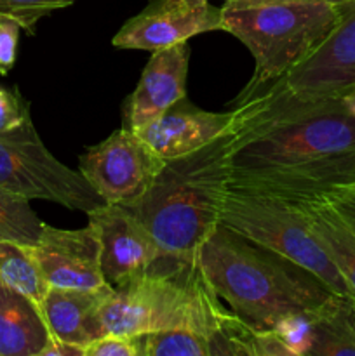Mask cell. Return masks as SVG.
I'll return each instance as SVG.
<instances>
[{"label":"cell","instance_id":"7402d4cb","mask_svg":"<svg viewBox=\"0 0 355 356\" xmlns=\"http://www.w3.org/2000/svg\"><path fill=\"white\" fill-rule=\"evenodd\" d=\"M75 2L77 0H0V16L17 21L26 33L33 35L42 17Z\"/></svg>","mask_w":355,"mask_h":356},{"label":"cell","instance_id":"e0dca14e","mask_svg":"<svg viewBox=\"0 0 355 356\" xmlns=\"http://www.w3.org/2000/svg\"><path fill=\"white\" fill-rule=\"evenodd\" d=\"M312 322V346L308 356L355 355V305L352 299L334 294Z\"/></svg>","mask_w":355,"mask_h":356},{"label":"cell","instance_id":"30bf717a","mask_svg":"<svg viewBox=\"0 0 355 356\" xmlns=\"http://www.w3.org/2000/svg\"><path fill=\"white\" fill-rule=\"evenodd\" d=\"M86 216L100 236L101 271L110 285L143 273L164 256L150 229L129 205L103 204Z\"/></svg>","mask_w":355,"mask_h":356},{"label":"cell","instance_id":"484cf974","mask_svg":"<svg viewBox=\"0 0 355 356\" xmlns=\"http://www.w3.org/2000/svg\"><path fill=\"white\" fill-rule=\"evenodd\" d=\"M322 198L333 205L334 211L341 216V219H343L355 233V183L338 188L333 193L326 195V197Z\"/></svg>","mask_w":355,"mask_h":356},{"label":"cell","instance_id":"cb8c5ba5","mask_svg":"<svg viewBox=\"0 0 355 356\" xmlns=\"http://www.w3.org/2000/svg\"><path fill=\"white\" fill-rule=\"evenodd\" d=\"M30 120V104L19 90L0 86V134L16 131Z\"/></svg>","mask_w":355,"mask_h":356},{"label":"cell","instance_id":"7a4b0ae2","mask_svg":"<svg viewBox=\"0 0 355 356\" xmlns=\"http://www.w3.org/2000/svg\"><path fill=\"white\" fill-rule=\"evenodd\" d=\"M197 263L218 298L256 330L274 329L292 316L313 315L334 296L294 261L221 222L202 245Z\"/></svg>","mask_w":355,"mask_h":356},{"label":"cell","instance_id":"8fae6325","mask_svg":"<svg viewBox=\"0 0 355 356\" xmlns=\"http://www.w3.org/2000/svg\"><path fill=\"white\" fill-rule=\"evenodd\" d=\"M49 287L94 291L108 284L101 271V243L96 229H61L42 226L40 236L28 245Z\"/></svg>","mask_w":355,"mask_h":356},{"label":"cell","instance_id":"7c38bea8","mask_svg":"<svg viewBox=\"0 0 355 356\" xmlns=\"http://www.w3.org/2000/svg\"><path fill=\"white\" fill-rule=\"evenodd\" d=\"M246 118L247 108L244 104L214 113L202 110L188 97H183L136 134L141 136L164 160H167L187 155L221 136L240 131Z\"/></svg>","mask_w":355,"mask_h":356},{"label":"cell","instance_id":"4316f807","mask_svg":"<svg viewBox=\"0 0 355 356\" xmlns=\"http://www.w3.org/2000/svg\"><path fill=\"white\" fill-rule=\"evenodd\" d=\"M225 7H256V6H281V3H345L350 0H223Z\"/></svg>","mask_w":355,"mask_h":356},{"label":"cell","instance_id":"ac0fdd59","mask_svg":"<svg viewBox=\"0 0 355 356\" xmlns=\"http://www.w3.org/2000/svg\"><path fill=\"white\" fill-rule=\"evenodd\" d=\"M0 285L14 289L42 306L49 285L24 243L0 238Z\"/></svg>","mask_w":355,"mask_h":356},{"label":"cell","instance_id":"5bb4252c","mask_svg":"<svg viewBox=\"0 0 355 356\" xmlns=\"http://www.w3.org/2000/svg\"><path fill=\"white\" fill-rule=\"evenodd\" d=\"M110 291V284L94 291L49 287L40 309L52 343L70 344L84 351L87 344L106 336L101 312Z\"/></svg>","mask_w":355,"mask_h":356},{"label":"cell","instance_id":"8992f818","mask_svg":"<svg viewBox=\"0 0 355 356\" xmlns=\"http://www.w3.org/2000/svg\"><path fill=\"white\" fill-rule=\"evenodd\" d=\"M355 94V0L310 58L249 99L246 122H268Z\"/></svg>","mask_w":355,"mask_h":356},{"label":"cell","instance_id":"2e32d148","mask_svg":"<svg viewBox=\"0 0 355 356\" xmlns=\"http://www.w3.org/2000/svg\"><path fill=\"white\" fill-rule=\"evenodd\" d=\"M313 232L343 277L355 305V233L324 198L301 202Z\"/></svg>","mask_w":355,"mask_h":356},{"label":"cell","instance_id":"52a82bcc","mask_svg":"<svg viewBox=\"0 0 355 356\" xmlns=\"http://www.w3.org/2000/svg\"><path fill=\"white\" fill-rule=\"evenodd\" d=\"M0 188L84 214L106 204L80 170L66 167L45 148L31 120L0 134Z\"/></svg>","mask_w":355,"mask_h":356},{"label":"cell","instance_id":"44dd1931","mask_svg":"<svg viewBox=\"0 0 355 356\" xmlns=\"http://www.w3.org/2000/svg\"><path fill=\"white\" fill-rule=\"evenodd\" d=\"M145 356H209L207 339L187 325L145 336Z\"/></svg>","mask_w":355,"mask_h":356},{"label":"cell","instance_id":"277c9868","mask_svg":"<svg viewBox=\"0 0 355 356\" xmlns=\"http://www.w3.org/2000/svg\"><path fill=\"white\" fill-rule=\"evenodd\" d=\"M350 2L223 6V31L239 38L254 58L253 79L233 104L249 99L310 58L338 26Z\"/></svg>","mask_w":355,"mask_h":356},{"label":"cell","instance_id":"d6986e66","mask_svg":"<svg viewBox=\"0 0 355 356\" xmlns=\"http://www.w3.org/2000/svg\"><path fill=\"white\" fill-rule=\"evenodd\" d=\"M209 356H260V330L221 306L209 337Z\"/></svg>","mask_w":355,"mask_h":356},{"label":"cell","instance_id":"d4e9b609","mask_svg":"<svg viewBox=\"0 0 355 356\" xmlns=\"http://www.w3.org/2000/svg\"><path fill=\"white\" fill-rule=\"evenodd\" d=\"M21 30L17 21L0 16V75H7L14 68Z\"/></svg>","mask_w":355,"mask_h":356},{"label":"cell","instance_id":"5b68a950","mask_svg":"<svg viewBox=\"0 0 355 356\" xmlns=\"http://www.w3.org/2000/svg\"><path fill=\"white\" fill-rule=\"evenodd\" d=\"M219 222L294 261L331 292L350 298L347 284L313 232L301 202L228 183Z\"/></svg>","mask_w":355,"mask_h":356},{"label":"cell","instance_id":"ffe728a7","mask_svg":"<svg viewBox=\"0 0 355 356\" xmlns=\"http://www.w3.org/2000/svg\"><path fill=\"white\" fill-rule=\"evenodd\" d=\"M44 222L31 209L30 200L0 188V238L33 245Z\"/></svg>","mask_w":355,"mask_h":356},{"label":"cell","instance_id":"4fadbf2b","mask_svg":"<svg viewBox=\"0 0 355 356\" xmlns=\"http://www.w3.org/2000/svg\"><path fill=\"white\" fill-rule=\"evenodd\" d=\"M188 42L150 52V59L136 89L122 103V127L141 131L174 103L187 97Z\"/></svg>","mask_w":355,"mask_h":356},{"label":"cell","instance_id":"603a6c76","mask_svg":"<svg viewBox=\"0 0 355 356\" xmlns=\"http://www.w3.org/2000/svg\"><path fill=\"white\" fill-rule=\"evenodd\" d=\"M84 356H145V336L106 334L87 344Z\"/></svg>","mask_w":355,"mask_h":356},{"label":"cell","instance_id":"ba28073f","mask_svg":"<svg viewBox=\"0 0 355 356\" xmlns=\"http://www.w3.org/2000/svg\"><path fill=\"white\" fill-rule=\"evenodd\" d=\"M164 163L141 136L122 127L89 146L79 170L106 204L132 205L150 190Z\"/></svg>","mask_w":355,"mask_h":356},{"label":"cell","instance_id":"9c48e42d","mask_svg":"<svg viewBox=\"0 0 355 356\" xmlns=\"http://www.w3.org/2000/svg\"><path fill=\"white\" fill-rule=\"evenodd\" d=\"M218 30L223 31V6L211 0H150L111 42L118 49L153 52Z\"/></svg>","mask_w":355,"mask_h":356},{"label":"cell","instance_id":"3957f363","mask_svg":"<svg viewBox=\"0 0 355 356\" xmlns=\"http://www.w3.org/2000/svg\"><path fill=\"white\" fill-rule=\"evenodd\" d=\"M237 134L230 132L195 152L167 159L150 190L129 205L162 254L197 261L205 240L219 226Z\"/></svg>","mask_w":355,"mask_h":356},{"label":"cell","instance_id":"6da1fadb","mask_svg":"<svg viewBox=\"0 0 355 356\" xmlns=\"http://www.w3.org/2000/svg\"><path fill=\"white\" fill-rule=\"evenodd\" d=\"M230 183L310 202L355 183V94L268 122H246Z\"/></svg>","mask_w":355,"mask_h":356},{"label":"cell","instance_id":"9a60e30c","mask_svg":"<svg viewBox=\"0 0 355 356\" xmlns=\"http://www.w3.org/2000/svg\"><path fill=\"white\" fill-rule=\"evenodd\" d=\"M51 344L40 306L0 285V356H45Z\"/></svg>","mask_w":355,"mask_h":356}]
</instances>
